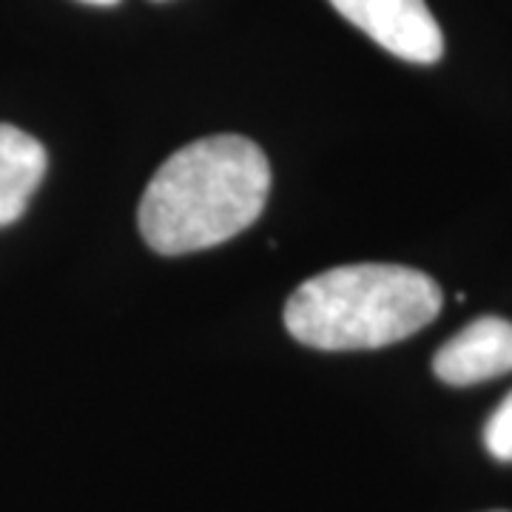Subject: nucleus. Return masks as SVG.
<instances>
[{
  "label": "nucleus",
  "mask_w": 512,
  "mask_h": 512,
  "mask_svg": "<svg viewBox=\"0 0 512 512\" xmlns=\"http://www.w3.org/2000/svg\"><path fill=\"white\" fill-rule=\"evenodd\" d=\"M271 191V163L254 140L217 134L165 160L140 200L137 225L151 251L194 254L251 228Z\"/></svg>",
  "instance_id": "f257e3e1"
},
{
  "label": "nucleus",
  "mask_w": 512,
  "mask_h": 512,
  "mask_svg": "<svg viewBox=\"0 0 512 512\" xmlns=\"http://www.w3.org/2000/svg\"><path fill=\"white\" fill-rule=\"evenodd\" d=\"M49 154L40 140L0 123V228L18 222L46 177Z\"/></svg>",
  "instance_id": "39448f33"
},
{
  "label": "nucleus",
  "mask_w": 512,
  "mask_h": 512,
  "mask_svg": "<svg viewBox=\"0 0 512 512\" xmlns=\"http://www.w3.org/2000/svg\"><path fill=\"white\" fill-rule=\"evenodd\" d=\"M433 373L453 387H470L512 373V322L501 316L470 322L433 356Z\"/></svg>",
  "instance_id": "20e7f679"
},
{
  "label": "nucleus",
  "mask_w": 512,
  "mask_h": 512,
  "mask_svg": "<svg viewBox=\"0 0 512 512\" xmlns=\"http://www.w3.org/2000/svg\"><path fill=\"white\" fill-rule=\"evenodd\" d=\"M330 6L407 63H436L444 55L439 20L424 0H330Z\"/></svg>",
  "instance_id": "7ed1b4c3"
},
{
  "label": "nucleus",
  "mask_w": 512,
  "mask_h": 512,
  "mask_svg": "<svg viewBox=\"0 0 512 512\" xmlns=\"http://www.w3.org/2000/svg\"><path fill=\"white\" fill-rule=\"evenodd\" d=\"M484 444L487 453L495 461H512V393H507V399L495 407V413L484 427Z\"/></svg>",
  "instance_id": "423d86ee"
},
{
  "label": "nucleus",
  "mask_w": 512,
  "mask_h": 512,
  "mask_svg": "<svg viewBox=\"0 0 512 512\" xmlns=\"http://www.w3.org/2000/svg\"><path fill=\"white\" fill-rule=\"evenodd\" d=\"M441 305L433 276L407 265L359 262L302 282L285 305V328L316 350H376L427 328Z\"/></svg>",
  "instance_id": "f03ea898"
},
{
  "label": "nucleus",
  "mask_w": 512,
  "mask_h": 512,
  "mask_svg": "<svg viewBox=\"0 0 512 512\" xmlns=\"http://www.w3.org/2000/svg\"><path fill=\"white\" fill-rule=\"evenodd\" d=\"M80 3H89V6H114L120 0H80Z\"/></svg>",
  "instance_id": "0eeeda50"
}]
</instances>
